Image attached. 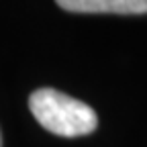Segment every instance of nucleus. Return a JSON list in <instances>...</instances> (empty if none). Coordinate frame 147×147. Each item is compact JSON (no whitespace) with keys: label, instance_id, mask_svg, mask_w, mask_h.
<instances>
[{"label":"nucleus","instance_id":"nucleus-3","mask_svg":"<svg viewBox=\"0 0 147 147\" xmlns=\"http://www.w3.org/2000/svg\"><path fill=\"white\" fill-rule=\"evenodd\" d=\"M0 147H2V133H0Z\"/></svg>","mask_w":147,"mask_h":147},{"label":"nucleus","instance_id":"nucleus-1","mask_svg":"<svg viewBox=\"0 0 147 147\" xmlns=\"http://www.w3.org/2000/svg\"><path fill=\"white\" fill-rule=\"evenodd\" d=\"M29 108L43 129L59 137H84L98 127V117L92 106L53 88L35 90L29 96Z\"/></svg>","mask_w":147,"mask_h":147},{"label":"nucleus","instance_id":"nucleus-2","mask_svg":"<svg viewBox=\"0 0 147 147\" xmlns=\"http://www.w3.org/2000/svg\"><path fill=\"white\" fill-rule=\"evenodd\" d=\"M67 12L86 14H145L147 0H55Z\"/></svg>","mask_w":147,"mask_h":147}]
</instances>
